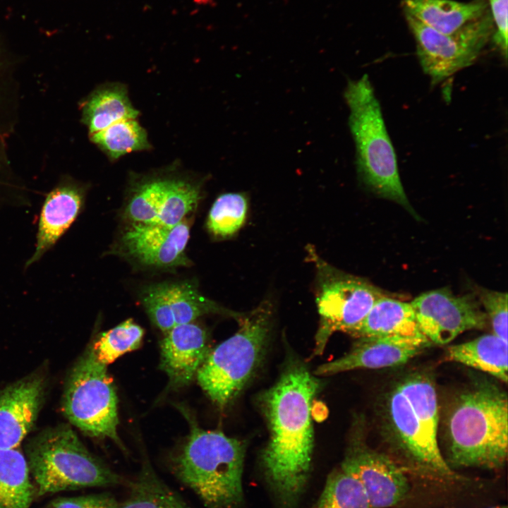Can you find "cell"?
I'll return each instance as SVG.
<instances>
[{
  "label": "cell",
  "instance_id": "22",
  "mask_svg": "<svg viewBox=\"0 0 508 508\" xmlns=\"http://www.w3.org/2000/svg\"><path fill=\"white\" fill-rule=\"evenodd\" d=\"M139 114L132 105L123 84L108 83L95 90L84 103L83 120L90 135Z\"/></svg>",
  "mask_w": 508,
  "mask_h": 508
},
{
  "label": "cell",
  "instance_id": "19",
  "mask_svg": "<svg viewBox=\"0 0 508 508\" xmlns=\"http://www.w3.org/2000/svg\"><path fill=\"white\" fill-rule=\"evenodd\" d=\"M349 334L356 338L385 337L431 344L421 330L411 303L385 295Z\"/></svg>",
  "mask_w": 508,
  "mask_h": 508
},
{
  "label": "cell",
  "instance_id": "34",
  "mask_svg": "<svg viewBox=\"0 0 508 508\" xmlns=\"http://www.w3.org/2000/svg\"><path fill=\"white\" fill-rule=\"evenodd\" d=\"M327 415V409L321 402L312 404L311 416L318 421H322Z\"/></svg>",
  "mask_w": 508,
  "mask_h": 508
},
{
  "label": "cell",
  "instance_id": "8",
  "mask_svg": "<svg viewBox=\"0 0 508 508\" xmlns=\"http://www.w3.org/2000/svg\"><path fill=\"white\" fill-rule=\"evenodd\" d=\"M118 399L107 365L90 348L73 368L65 389L63 408L67 418L87 435L109 438L126 451L117 433Z\"/></svg>",
  "mask_w": 508,
  "mask_h": 508
},
{
  "label": "cell",
  "instance_id": "14",
  "mask_svg": "<svg viewBox=\"0 0 508 508\" xmlns=\"http://www.w3.org/2000/svg\"><path fill=\"white\" fill-rule=\"evenodd\" d=\"M189 233V225L185 220L174 226L133 223L122 236V245L128 254L146 265H186L188 260L185 249Z\"/></svg>",
  "mask_w": 508,
  "mask_h": 508
},
{
  "label": "cell",
  "instance_id": "15",
  "mask_svg": "<svg viewBox=\"0 0 508 508\" xmlns=\"http://www.w3.org/2000/svg\"><path fill=\"white\" fill-rule=\"evenodd\" d=\"M160 349V368L174 388L190 383L210 351L207 332L193 322L177 325L164 333Z\"/></svg>",
  "mask_w": 508,
  "mask_h": 508
},
{
  "label": "cell",
  "instance_id": "28",
  "mask_svg": "<svg viewBox=\"0 0 508 508\" xmlns=\"http://www.w3.org/2000/svg\"><path fill=\"white\" fill-rule=\"evenodd\" d=\"M169 175L144 177L136 183L126 207L125 214L133 223L155 224Z\"/></svg>",
  "mask_w": 508,
  "mask_h": 508
},
{
  "label": "cell",
  "instance_id": "29",
  "mask_svg": "<svg viewBox=\"0 0 508 508\" xmlns=\"http://www.w3.org/2000/svg\"><path fill=\"white\" fill-rule=\"evenodd\" d=\"M143 334V328L132 319H128L102 333L91 349L96 359L107 366L124 353L137 349Z\"/></svg>",
  "mask_w": 508,
  "mask_h": 508
},
{
  "label": "cell",
  "instance_id": "2",
  "mask_svg": "<svg viewBox=\"0 0 508 508\" xmlns=\"http://www.w3.org/2000/svg\"><path fill=\"white\" fill-rule=\"evenodd\" d=\"M445 429L448 460L453 466L501 468L508 450L506 392L490 381L473 384L453 400Z\"/></svg>",
  "mask_w": 508,
  "mask_h": 508
},
{
  "label": "cell",
  "instance_id": "17",
  "mask_svg": "<svg viewBox=\"0 0 508 508\" xmlns=\"http://www.w3.org/2000/svg\"><path fill=\"white\" fill-rule=\"evenodd\" d=\"M43 392V380L32 376L0 394V448L18 447L37 418Z\"/></svg>",
  "mask_w": 508,
  "mask_h": 508
},
{
  "label": "cell",
  "instance_id": "5",
  "mask_svg": "<svg viewBox=\"0 0 508 508\" xmlns=\"http://www.w3.org/2000/svg\"><path fill=\"white\" fill-rule=\"evenodd\" d=\"M385 411L396 442L413 462L446 478L455 473L438 444L439 410L433 380L427 374H410L387 395Z\"/></svg>",
  "mask_w": 508,
  "mask_h": 508
},
{
  "label": "cell",
  "instance_id": "6",
  "mask_svg": "<svg viewBox=\"0 0 508 508\" xmlns=\"http://www.w3.org/2000/svg\"><path fill=\"white\" fill-rule=\"evenodd\" d=\"M28 456L38 495L129 483L92 454L68 426L52 428L38 435L29 445Z\"/></svg>",
  "mask_w": 508,
  "mask_h": 508
},
{
  "label": "cell",
  "instance_id": "30",
  "mask_svg": "<svg viewBox=\"0 0 508 508\" xmlns=\"http://www.w3.org/2000/svg\"><path fill=\"white\" fill-rule=\"evenodd\" d=\"M248 210L246 197L238 193L219 196L213 203L207 219V227L217 236L233 235L243 225Z\"/></svg>",
  "mask_w": 508,
  "mask_h": 508
},
{
  "label": "cell",
  "instance_id": "1",
  "mask_svg": "<svg viewBox=\"0 0 508 508\" xmlns=\"http://www.w3.org/2000/svg\"><path fill=\"white\" fill-rule=\"evenodd\" d=\"M320 382L306 368L286 369L262 395L270 436L261 454L264 480L276 508H298L313 453L311 406Z\"/></svg>",
  "mask_w": 508,
  "mask_h": 508
},
{
  "label": "cell",
  "instance_id": "20",
  "mask_svg": "<svg viewBox=\"0 0 508 508\" xmlns=\"http://www.w3.org/2000/svg\"><path fill=\"white\" fill-rule=\"evenodd\" d=\"M404 13L443 34H453L490 12L487 0H404Z\"/></svg>",
  "mask_w": 508,
  "mask_h": 508
},
{
  "label": "cell",
  "instance_id": "26",
  "mask_svg": "<svg viewBox=\"0 0 508 508\" xmlns=\"http://www.w3.org/2000/svg\"><path fill=\"white\" fill-rule=\"evenodd\" d=\"M312 508H373L360 482L339 466L332 470Z\"/></svg>",
  "mask_w": 508,
  "mask_h": 508
},
{
  "label": "cell",
  "instance_id": "33",
  "mask_svg": "<svg viewBox=\"0 0 508 508\" xmlns=\"http://www.w3.org/2000/svg\"><path fill=\"white\" fill-rule=\"evenodd\" d=\"M491 8V16L496 30L492 35L495 45L502 56L507 57V1L508 0H487Z\"/></svg>",
  "mask_w": 508,
  "mask_h": 508
},
{
  "label": "cell",
  "instance_id": "27",
  "mask_svg": "<svg viewBox=\"0 0 508 508\" xmlns=\"http://www.w3.org/2000/svg\"><path fill=\"white\" fill-rule=\"evenodd\" d=\"M200 186L192 180L169 175L155 224L174 226L184 220L200 198Z\"/></svg>",
  "mask_w": 508,
  "mask_h": 508
},
{
  "label": "cell",
  "instance_id": "11",
  "mask_svg": "<svg viewBox=\"0 0 508 508\" xmlns=\"http://www.w3.org/2000/svg\"><path fill=\"white\" fill-rule=\"evenodd\" d=\"M410 303L431 344H447L467 330L483 329L488 322L478 299L454 295L445 288L425 292Z\"/></svg>",
  "mask_w": 508,
  "mask_h": 508
},
{
  "label": "cell",
  "instance_id": "25",
  "mask_svg": "<svg viewBox=\"0 0 508 508\" xmlns=\"http://www.w3.org/2000/svg\"><path fill=\"white\" fill-rule=\"evenodd\" d=\"M90 138L112 160L150 147L147 132L136 119L118 121L90 135Z\"/></svg>",
  "mask_w": 508,
  "mask_h": 508
},
{
  "label": "cell",
  "instance_id": "10",
  "mask_svg": "<svg viewBox=\"0 0 508 508\" xmlns=\"http://www.w3.org/2000/svg\"><path fill=\"white\" fill-rule=\"evenodd\" d=\"M405 17L420 64L435 85L473 64L495 32L490 12L450 35L439 32L409 14Z\"/></svg>",
  "mask_w": 508,
  "mask_h": 508
},
{
  "label": "cell",
  "instance_id": "35",
  "mask_svg": "<svg viewBox=\"0 0 508 508\" xmlns=\"http://www.w3.org/2000/svg\"><path fill=\"white\" fill-rule=\"evenodd\" d=\"M490 508H507V507L506 505H499V506H495V507H490Z\"/></svg>",
  "mask_w": 508,
  "mask_h": 508
},
{
  "label": "cell",
  "instance_id": "9",
  "mask_svg": "<svg viewBox=\"0 0 508 508\" xmlns=\"http://www.w3.org/2000/svg\"><path fill=\"white\" fill-rule=\"evenodd\" d=\"M308 250L317 269L316 303L321 319L316 351L321 353L332 332L349 334L384 294L366 280L329 265L313 248Z\"/></svg>",
  "mask_w": 508,
  "mask_h": 508
},
{
  "label": "cell",
  "instance_id": "32",
  "mask_svg": "<svg viewBox=\"0 0 508 508\" xmlns=\"http://www.w3.org/2000/svg\"><path fill=\"white\" fill-rule=\"evenodd\" d=\"M119 506L116 498L108 492L63 497L52 502V508H119Z\"/></svg>",
  "mask_w": 508,
  "mask_h": 508
},
{
  "label": "cell",
  "instance_id": "18",
  "mask_svg": "<svg viewBox=\"0 0 508 508\" xmlns=\"http://www.w3.org/2000/svg\"><path fill=\"white\" fill-rule=\"evenodd\" d=\"M83 202V191L71 183L59 185L47 195L40 214L35 250L26 267L55 245L77 218Z\"/></svg>",
  "mask_w": 508,
  "mask_h": 508
},
{
  "label": "cell",
  "instance_id": "13",
  "mask_svg": "<svg viewBox=\"0 0 508 508\" xmlns=\"http://www.w3.org/2000/svg\"><path fill=\"white\" fill-rule=\"evenodd\" d=\"M141 301L152 322L164 333L205 314L226 313L237 319L241 315L218 306L187 282L151 285L142 292Z\"/></svg>",
  "mask_w": 508,
  "mask_h": 508
},
{
  "label": "cell",
  "instance_id": "31",
  "mask_svg": "<svg viewBox=\"0 0 508 508\" xmlns=\"http://www.w3.org/2000/svg\"><path fill=\"white\" fill-rule=\"evenodd\" d=\"M478 295L492 333L507 341V294L481 288Z\"/></svg>",
  "mask_w": 508,
  "mask_h": 508
},
{
  "label": "cell",
  "instance_id": "7",
  "mask_svg": "<svg viewBox=\"0 0 508 508\" xmlns=\"http://www.w3.org/2000/svg\"><path fill=\"white\" fill-rule=\"evenodd\" d=\"M272 305L262 301L238 319L239 329L210 350L195 377L219 406L228 404L242 389L258 367L272 324Z\"/></svg>",
  "mask_w": 508,
  "mask_h": 508
},
{
  "label": "cell",
  "instance_id": "12",
  "mask_svg": "<svg viewBox=\"0 0 508 508\" xmlns=\"http://www.w3.org/2000/svg\"><path fill=\"white\" fill-rule=\"evenodd\" d=\"M340 466L360 482L373 508L392 507L409 492V482L401 468L361 440L350 444Z\"/></svg>",
  "mask_w": 508,
  "mask_h": 508
},
{
  "label": "cell",
  "instance_id": "23",
  "mask_svg": "<svg viewBox=\"0 0 508 508\" xmlns=\"http://www.w3.org/2000/svg\"><path fill=\"white\" fill-rule=\"evenodd\" d=\"M34 492L24 455L17 448H0V508H30Z\"/></svg>",
  "mask_w": 508,
  "mask_h": 508
},
{
  "label": "cell",
  "instance_id": "4",
  "mask_svg": "<svg viewBox=\"0 0 508 508\" xmlns=\"http://www.w3.org/2000/svg\"><path fill=\"white\" fill-rule=\"evenodd\" d=\"M344 99L349 110V126L361 180L377 195L399 203L416 216L399 176L396 152L380 102L367 75L348 83Z\"/></svg>",
  "mask_w": 508,
  "mask_h": 508
},
{
  "label": "cell",
  "instance_id": "24",
  "mask_svg": "<svg viewBox=\"0 0 508 508\" xmlns=\"http://www.w3.org/2000/svg\"><path fill=\"white\" fill-rule=\"evenodd\" d=\"M128 486L129 495L119 508H191L147 463Z\"/></svg>",
  "mask_w": 508,
  "mask_h": 508
},
{
  "label": "cell",
  "instance_id": "3",
  "mask_svg": "<svg viewBox=\"0 0 508 508\" xmlns=\"http://www.w3.org/2000/svg\"><path fill=\"white\" fill-rule=\"evenodd\" d=\"M245 444L191 423L186 442L174 457L175 476L206 508H240L244 502Z\"/></svg>",
  "mask_w": 508,
  "mask_h": 508
},
{
  "label": "cell",
  "instance_id": "16",
  "mask_svg": "<svg viewBox=\"0 0 508 508\" xmlns=\"http://www.w3.org/2000/svg\"><path fill=\"white\" fill-rule=\"evenodd\" d=\"M344 356L320 365L318 375H329L355 369H380L407 363L430 344L385 338L362 337Z\"/></svg>",
  "mask_w": 508,
  "mask_h": 508
},
{
  "label": "cell",
  "instance_id": "21",
  "mask_svg": "<svg viewBox=\"0 0 508 508\" xmlns=\"http://www.w3.org/2000/svg\"><path fill=\"white\" fill-rule=\"evenodd\" d=\"M507 340L492 334L451 345L447 349L446 359L490 374L498 380L507 382Z\"/></svg>",
  "mask_w": 508,
  "mask_h": 508
}]
</instances>
